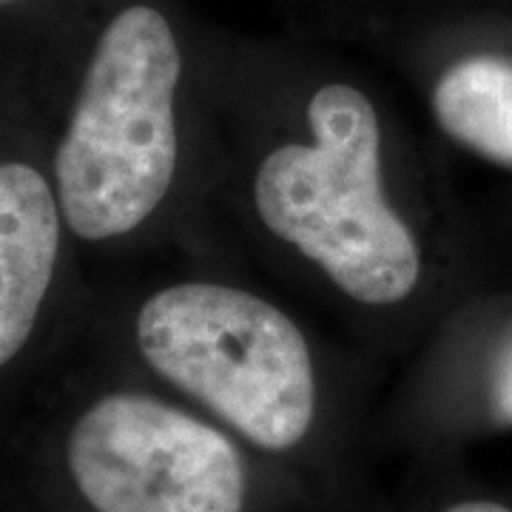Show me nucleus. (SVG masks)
I'll return each mask as SVG.
<instances>
[{
    "label": "nucleus",
    "instance_id": "obj_1",
    "mask_svg": "<svg viewBox=\"0 0 512 512\" xmlns=\"http://www.w3.org/2000/svg\"><path fill=\"white\" fill-rule=\"evenodd\" d=\"M183 55L171 23L134 3L103 29L52 157L66 231L109 242L160 208L177 174Z\"/></svg>",
    "mask_w": 512,
    "mask_h": 512
},
{
    "label": "nucleus",
    "instance_id": "obj_2",
    "mask_svg": "<svg viewBox=\"0 0 512 512\" xmlns=\"http://www.w3.org/2000/svg\"><path fill=\"white\" fill-rule=\"evenodd\" d=\"M254 456L214 419L109 390L40 433L32 512H256Z\"/></svg>",
    "mask_w": 512,
    "mask_h": 512
},
{
    "label": "nucleus",
    "instance_id": "obj_3",
    "mask_svg": "<svg viewBox=\"0 0 512 512\" xmlns=\"http://www.w3.org/2000/svg\"><path fill=\"white\" fill-rule=\"evenodd\" d=\"M308 126L305 143L259 163V220L353 302L399 305L419 285L421 248L384 197L376 106L356 86L328 83L308 103Z\"/></svg>",
    "mask_w": 512,
    "mask_h": 512
},
{
    "label": "nucleus",
    "instance_id": "obj_4",
    "mask_svg": "<svg viewBox=\"0 0 512 512\" xmlns=\"http://www.w3.org/2000/svg\"><path fill=\"white\" fill-rule=\"evenodd\" d=\"M134 336L154 373L256 456L293 458L319 436L311 348L274 302L220 282H180L148 296Z\"/></svg>",
    "mask_w": 512,
    "mask_h": 512
},
{
    "label": "nucleus",
    "instance_id": "obj_5",
    "mask_svg": "<svg viewBox=\"0 0 512 512\" xmlns=\"http://www.w3.org/2000/svg\"><path fill=\"white\" fill-rule=\"evenodd\" d=\"M63 234L52 177L26 160H0V373L35 339L60 268Z\"/></svg>",
    "mask_w": 512,
    "mask_h": 512
},
{
    "label": "nucleus",
    "instance_id": "obj_6",
    "mask_svg": "<svg viewBox=\"0 0 512 512\" xmlns=\"http://www.w3.org/2000/svg\"><path fill=\"white\" fill-rule=\"evenodd\" d=\"M441 131L493 163L512 165V60L464 57L433 89Z\"/></svg>",
    "mask_w": 512,
    "mask_h": 512
},
{
    "label": "nucleus",
    "instance_id": "obj_7",
    "mask_svg": "<svg viewBox=\"0 0 512 512\" xmlns=\"http://www.w3.org/2000/svg\"><path fill=\"white\" fill-rule=\"evenodd\" d=\"M484 421L495 430H512V342L495 359L484 387Z\"/></svg>",
    "mask_w": 512,
    "mask_h": 512
},
{
    "label": "nucleus",
    "instance_id": "obj_8",
    "mask_svg": "<svg viewBox=\"0 0 512 512\" xmlns=\"http://www.w3.org/2000/svg\"><path fill=\"white\" fill-rule=\"evenodd\" d=\"M421 512H512V501L493 493L458 490V493H450L436 504H427Z\"/></svg>",
    "mask_w": 512,
    "mask_h": 512
}]
</instances>
